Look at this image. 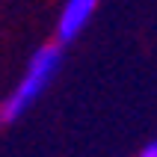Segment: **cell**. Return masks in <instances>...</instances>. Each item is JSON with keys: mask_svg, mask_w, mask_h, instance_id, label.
<instances>
[{"mask_svg": "<svg viewBox=\"0 0 157 157\" xmlns=\"http://www.w3.org/2000/svg\"><path fill=\"white\" fill-rule=\"evenodd\" d=\"M59 62H62V51L56 44H42V48L30 56L24 77L18 80V86L12 89V95H6L3 104H0V124L18 122V119L42 98V92L51 86V80L56 77Z\"/></svg>", "mask_w": 157, "mask_h": 157, "instance_id": "cell-1", "label": "cell"}, {"mask_svg": "<svg viewBox=\"0 0 157 157\" xmlns=\"http://www.w3.org/2000/svg\"><path fill=\"white\" fill-rule=\"evenodd\" d=\"M95 9H98V0H65L59 21H56V39L59 42H74L92 21Z\"/></svg>", "mask_w": 157, "mask_h": 157, "instance_id": "cell-2", "label": "cell"}, {"mask_svg": "<svg viewBox=\"0 0 157 157\" xmlns=\"http://www.w3.org/2000/svg\"><path fill=\"white\" fill-rule=\"evenodd\" d=\"M136 157H157V142H151V145H145V148L140 151Z\"/></svg>", "mask_w": 157, "mask_h": 157, "instance_id": "cell-3", "label": "cell"}]
</instances>
